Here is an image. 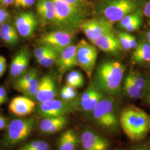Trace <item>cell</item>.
Listing matches in <instances>:
<instances>
[{"mask_svg":"<svg viewBox=\"0 0 150 150\" xmlns=\"http://www.w3.org/2000/svg\"><path fill=\"white\" fill-rule=\"evenodd\" d=\"M119 121L124 134L132 142L145 139L150 132V115L139 107L130 105L124 108Z\"/></svg>","mask_w":150,"mask_h":150,"instance_id":"1","label":"cell"},{"mask_svg":"<svg viewBox=\"0 0 150 150\" xmlns=\"http://www.w3.org/2000/svg\"><path fill=\"white\" fill-rule=\"evenodd\" d=\"M125 69L123 64L118 61L103 62L97 68L93 82L107 96H118Z\"/></svg>","mask_w":150,"mask_h":150,"instance_id":"2","label":"cell"},{"mask_svg":"<svg viewBox=\"0 0 150 150\" xmlns=\"http://www.w3.org/2000/svg\"><path fill=\"white\" fill-rule=\"evenodd\" d=\"M92 115L93 122L102 129L108 132L118 130L120 121L112 97H104L97 103L92 112Z\"/></svg>","mask_w":150,"mask_h":150,"instance_id":"3","label":"cell"},{"mask_svg":"<svg viewBox=\"0 0 150 150\" xmlns=\"http://www.w3.org/2000/svg\"><path fill=\"white\" fill-rule=\"evenodd\" d=\"M55 6L58 27L75 31L85 20L87 13L63 0H52Z\"/></svg>","mask_w":150,"mask_h":150,"instance_id":"4","label":"cell"},{"mask_svg":"<svg viewBox=\"0 0 150 150\" xmlns=\"http://www.w3.org/2000/svg\"><path fill=\"white\" fill-rule=\"evenodd\" d=\"M136 8L137 5L134 0H103L99 11L101 17L114 23L134 12Z\"/></svg>","mask_w":150,"mask_h":150,"instance_id":"5","label":"cell"},{"mask_svg":"<svg viewBox=\"0 0 150 150\" xmlns=\"http://www.w3.org/2000/svg\"><path fill=\"white\" fill-rule=\"evenodd\" d=\"M32 118H16L9 123L2 139L3 146L11 147L26 139L33 129Z\"/></svg>","mask_w":150,"mask_h":150,"instance_id":"6","label":"cell"},{"mask_svg":"<svg viewBox=\"0 0 150 150\" xmlns=\"http://www.w3.org/2000/svg\"><path fill=\"white\" fill-rule=\"evenodd\" d=\"M75 33V31L59 28L44 33L39 38L38 42L40 45L48 46L59 54L72 44Z\"/></svg>","mask_w":150,"mask_h":150,"instance_id":"7","label":"cell"},{"mask_svg":"<svg viewBox=\"0 0 150 150\" xmlns=\"http://www.w3.org/2000/svg\"><path fill=\"white\" fill-rule=\"evenodd\" d=\"M74 110H78L77 99L67 101L54 98L40 103L38 108L39 115L43 117L64 116Z\"/></svg>","mask_w":150,"mask_h":150,"instance_id":"8","label":"cell"},{"mask_svg":"<svg viewBox=\"0 0 150 150\" xmlns=\"http://www.w3.org/2000/svg\"><path fill=\"white\" fill-rule=\"evenodd\" d=\"M98 52L96 48L86 40H82L77 45L76 56L78 66L91 78L96 62Z\"/></svg>","mask_w":150,"mask_h":150,"instance_id":"9","label":"cell"},{"mask_svg":"<svg viewBox=\"0 0 150 150\" xmlns=\"http://www.w3.org/2000/svg\"><path fill=\"white\" fill-rule=\"evenodd\" d=\"M113 23L102 17L85 20L80 28L86 37L93 42L105 33L112 32Z\"/></svg>","mask_w":150,"mask_h":150,"instance_id":"10","label":"cell"},{"mask_svg":"<svg viewBox=\"0 0 150 150\" xmlns=\"http://www.w3.org/2000/svg\"><path fill=\"white\" fill-rule=\"evenodd\" d=\"M106 96L107 95L103 93L94 82H91L80 98L77 99V110L92 112L97 103Z\"/></svg>","mask_w":150,"mask_h":150,"instance_id":"11","label":"cell"},{"mask_svg":"<svg viewBox=\"0 0 150 150\" xmlns=\"http://www.w3.org/2000/svg\"><path fill=\"white\" fill-rule=\"evenodd\" d=\"M80 140L82 150H108L110 147L106 137L90 129L82 131Z\"/></svg>","mask_w":150,"mask_h":150,"instance_id":"12","label":"cell"},{"mask_svg":"<svg viewBox=\"0 0 150 150\" xmlns=\"http://www.w3.org/2000/svg\"><path fill=\"white\" fill-rule=\"evenodd\" d=\"M38 25V20L32 12L20 13L16 16L14 23V26L19 35L25 38L32 36Z\"/></svg>","mask_w":150,"mask_h":150,"instance_id":"13","label":"cell"},{"mask_svg":"<svg viewBox=\"0 0 150 150\" xmlns=\"http://www.w3.org/2000/svg\"><path fill=\"white\" fill-rule=\"evenodd\" d=\"M56 95V85L54 78L50 75L43 76L40 80L36 100L40 104L54 99Z\"/></svg>","mask_w":150,"mask_h":150,"instance_id":"14","label":"cell"},{"mask_svg":"<svg viewBox=\"0 0 150 150\" xmlns=\"http://www.w3.org/2000/svg\"><path fill=\"white\" fill-rule=\"evenodd\" d=\"M36 10L38 17L43 24L58 27L56 8L52 0H38Z\"/></svg>","mask_w":150,"mask_h":150,"instance_id":"15","label":"cell"},{"mask_svg":"<svg viewBox=\"0 0 150 150\" xmlns=\"http://www.w3.org/2000/svg\"><path fill=\"white\" fill-rule=\"evenodd\" d=\"M30 63V53L27 48H21L13 57L10 67L13 78H18L27 71Z\"/></svg>","mask_w":150,"mask_h":150,"instance_id":"16","label":"cell"},{"mask_svg":"<svg viewBox=\"0 0 150 150\" xmlns=\"http://www.w3.org/2000/svg\"><path fill=\"white\" fill-rule=\"evenodd\" d=\"M36 103L27 96H17L13 98L9 104L8 108L11 113L18 117H24L34 111Z\"/></svg>","mask_w":150,"mask_h":150,"instance_id":"17","label":"cell"},{"mask_svg":"<svg viewBox=\"0 0 150 150\" xmlns=\"http://www.w3.org/2000/svg\"><path fill=\"white\" fill-rule=\"evenodd\" d=\"M76 51L77 45L71 44L59 54L56 64L60 74H64L68 70L78 66Z\"/></svg>","mask_w":150,"mask_h":150,"instance_id":"18","label":"cell"},{"mask_svg":"<svg viewBox=\"0 0 150 150\" xmlns=\"http://www.w3.org/2000/svg\"><path fill=\"white\" fill-rule=\"evenodd\" d=\"M92 42L99 49L108 54H117L122 48L118 38L113 32L105 33Z\"/></svg>","mask_w":150,"mask_h":150,"instance_id":"19","label":"cell"},{"mask_svg":"<svg viewBox=\"0 0 150 150\" xmlns=\"http://www.w3.org/2000/svg\"><path fill=\"white\" fill-rule=\"evenodd\" d=\"M79 142L80 140L75 131L68 129L59 136L57 150H77Z\"/></svg>","mask_w":150,"mask_h":150,"instance_id":"20","label":"cell"},{"mask_svg":"<svg viewBox=\"0 0 150 150\" xmlns=\"http://www.w3.org/2000/svg\"><path fill=\"white\" fill-rule=\"evenodd\" d=\"M0 38L8 45H15L19 41V34L15 26L6 22L0 26Z\"/></svg>","mask_w":150,"mask_h":150,"instance_id":"21","label":"cell"},{"mask_svg":"<svg viewBox=\"0 0 150 150\" xmlns=\"http://www.w3.org/2000/svg\"><path fill=\"white\" fill-rule=\"evenodd\" d=\"M132 60L136 63H145L150 61V43L142 42L134 48Z\"/></svg>","mask_w":150,"mask_h":150,"instance_id":"22","label":"cell"},{"mask_svg":"<svg viewBox=\"0 0 150 150\" xmlns=\"http://www.w3.org/2000/svg\"><path fill=\"white\" fill-rule=\"evenodd\" d=\"M123 91L127 96L132 99H141L145 96L144 93L137 88L129 74L127 75L123 81Z\"/></svg>","mask_w":150,"mask_h":150,"instance_id":"23","label":"cell"},{"mask_svg":"<svg viewBox=\"0 0 150 150\" xmlns=\"http://www.w3.org/2000/svg\"><path fill=\"white\" fill-rule=\"evenodd\" d=\"M40 79L38 78V75L35 77L33 79L28 82L27 84L21 87L18 91L21 92L24 95L30 98H35Z\"/></svg>","mask_w":150,"mask_h":150,"instance_id":"24","label":"cell"},{"mask_svg":"<svg viewBox=\"0 0 150 150\" xmlns=\"http://www.w3.org/2000/svg\"><path fill=\"white\" fill-rule=\"evenodd\" d=\"M66 85L72 86L75 88L82 87L84 85L83 75L79 71H71L67 76Z\"/></svg>","mask_w":150,"mask_h":150,"instance_id":"25","label":"cell"},{"mask_svg":"<svg viewBox=\"0 0 150 150\" xmlns=\"http://www.w3.org/2000/svg\"><path fill=\"white\" fill-rule=\"evenodd\" d=\"M38 75V72L36 69H32L31 70H28L19 77L17 78L14 82L15 88L17 90H18L21 87L27 84L28 82H29Z\"/></svg>","mask_w":150,"mask_h":150,"instance_id":"26","label":"cell"},{"mask_svg":"<svg viewBox=\"0 0 150 150\" xmlns=\"http://www.w3.org/2000/svg\"><path fill=\"white\" fill-rule=\"evenodd\" d=\"M64 116L51 117H43L40 122V129L42 132L46 134L48 130L64 118Z\"/></svg>","mask_w":150,"mask_h":150,"instance_id":"27","label":"cell"},{"mask_svg":"<svg viewBox=\"0 0 150 150\" xmlns=\"http://www.w3.org/2000/svg\"><path fill=\"white\" fill-rule=\"evenodd\" d=\"M59 55V54L57 51L52 50L48 54H46L43 58L38 61V62L45 67H51L57 63Z\"/></svg>","mask_w":150,"mask_h":150,"instance_id":"28","label":"cell"},{"mask_svg":"<svg viewBox=\"0 0 150 150\" xmlns=\"http://www.w3.org/2000/svg\"><path fill=\"white\" fill-rule=\"evenodd\" d=\"M132 80L133 81L135 86L138 89L142 91L144 94L146 93L147 89L148 88V84L145 78L140 75L139 73L136 72H131L129 74Z\"/></svg>","mask_w":150,"mask_h":150,"instance_id":"29","label":"cell"},{"mask_svg":"<svg viewBox=\"0 0 150 150\" xmlns=\"http://www.w3.org/2000/svg\"><path fill=\"white\" fill-rule=\"evenodd\" d=\"M60 96L62 100L64 101H73L77 96V92L76 91V88L66 85L62 88L60 91Z\"/></svg>","mask_w":150,"mask_h":150,"instance_id":"30","label":"cell"},{"mask_svg":"<svg viewBox=\"0 0 150 150\" xmlns=\"http://www.w3.org/2000/svg\"><path fill=\"white\" fill-rule=\"evenodd\" d=\"M67 4L87 13L91 7V4L88 0H63Z\"/></svg>","mask_w":150,"mask_h":150,"instance_id":"31","label":"cell"},{"mask_svg":"<svg viewBox=\"0 0 150 150\" xmlns=\"http://www.w3.org/2000/svg\"><path fill=\"white\" fill-rule=\"evenodd\" d=\"M139 18H142V13L140 11H137L131 13L127 15L126 16L123 17V18L118 22L119 26L123 29L130 23L134 21Z\"/></svg>","mask_w":150,"mask_h":150,"instance_id":"32","label":"cell"},{"mask_svg":"<svg viewBox=\"0 0 150 150\" xmlns=\"http://www.w3.org/2000/svg\"><path fill=\"white\" fill-rule=\"evenodd\" d=\"M52 50L54 49L51 48L47 45H40V46L38 48H36L34 51V56L35 59L37 61H39Z\"/></svg>","mask_w":150,"mask_h":150,"instance_id":"33","label":"cell"},{"mask_svg":"<svg viewBox=\"0 0 150 150\" xmlns=\"http://www.w3.org/2000/svg\"><path fill=\"white\" fill-rule=\"evenodd\" d=\"M142 18H139L134 21L130 23L123 29L129 32H134L135 31H137L141 27L142 25Z\"/></svg>","mask_w":150,"mask_h":150,"instance_id":"34","label":"cell"},{"mask_svg":"<svg viewBox=\"0 0 150 150\" xmlns=\"http://www.w3.org/2000/svg\"><path fill=\"white\" fill-rule=\"evenodd\" d=\"M35 2L36 0H16L13 5L17 8H26L33 5Z\"/></svg>","mask_w":150,"mask_h":150,"instance_id":"35","label":"cell"},{"mask_svg":"<svg viewBox=\"0 0 150 150\" xmlns=\"http://www.w3.org/2000/svg\"><path fill=\"white\" fill-rule=\"evenodd\" d=\"M117 38L120 43L122 47V48L126 50H131L130 46L129 45V41L127 40V38H126V32H118L117 35Z\"/></svg>","mask_w":150,"mask_h":150,"instance_id":"36","label":"cell"},{"mask_svg":"<svg viewBox=\"0 0 150 150\" xmlns=\"http://www.w3.org/2000/svg\"><path fill=\"white\" fill-rule=\"evenodd\" d=\"M10 17V14L8 11L5 8L0 7V26L2 23L7 21Z\"/></svg>","mask_w":150,"mask_h":150,"instance_id":"37","label":"cell"},{"mask_svg":"<svg viewBox=\"0 0 150 150\" xmlns=\"http://www.w3.org/2000/svg\"><path fill=\"white\" fill-rule=\"evenodd\" d=\"M126 38H127V40L129 41L130 48L131 49H134V48H136L138 44H137L135 37H134L133 35H131L130 33H127V32H126Z\"/></svg>","mask_w":150,"mask_h":150,"instance_id":"38","label":"cell"},{"mask_svg":"<svg viewBox=\"0 0 150 150\" xmlns=\"http://www.w3.org/2000/svg\"><path fill=\"white\" fill-rule=\"evenodd\" d=\"M7 99V93L5 88L0 86V106L5 103Z\"/></svg>","mask_w":150,"mask_h":150,"instance_id":"39","label":"cell"},{"mask_svg":"<svg viewBox=\"0 0 150 150\" xmlns=\"http://www.w3.org/2000/svg\"><path fill=\"white\" fill-rule=\"evenodd\" d=\"M7 68V62L5 58L0 55V77L4 74Z\"/></svg>","mask_w":150,"mask_h":150,"instance_id":"40","label":"cell"},{"mask_svg":"<svg viewBox=\"0 0 150 150\" xmlns=\"http://www.w3.org/2000/svg\"><path fill=\"white\" fill-rule=\"evenodd\" d=\"M33 150H50V146L46 141L41 140L40 144Z\"/></svg>","mask_w":150,"mask_h":150,"instance_id":"41","label":"cell"},{"mask_svg":"<svg viewBox=\"0 0 150 150\" xmlns=\"http://www.w3.org/2000/svg\"><path fill=\"white\" fill-rule=\"evenodd\" d=\"M130 150H150V144H145L132 147Z\"/></svg>","mask_w":150,"mask_h":150,"instance_id":"42","label":"cell"},{"mask_svg":"<svg viewBox=\"0 0 150 150\" xmlns=\"http://www.w3.org/2000/svg\"><path fill=\"white\" fill-rule=\"evenodd\" d=\"M144 13L146 17L150 18V1L145 4L144 8Z\"/></svg>","mask_w":150,"mask_h":150,"instance_id":"43","label":"cell"},{"mask_svg":"<svg viewBox=\"0 0 150 150\" xmlns=\"http://www.w3.org/2000/svg\"><path fill=\"white\" fill-rule=\"evenodd\" d=\"M16 0H0V4L4 6H8L15 3Z\"/></svg>","mask_w":150,"mask_h":150,"instance_id":"44","label":"cell"},{"mask_svg":"<svg viewBox=\"0 0 150 150\" xmlns=\"http://www.w3.org/2000/svg\"><path fill=\"white\" fill-rule=\"evenodd\" d=\"M7 123L5 118L0 114V130L5 129L6 127Z\"/></svg>","mask_w":150,"mask_h":150,"instance_id":"45","label":"cell"},{"mask_svg":"<svg viewBox=\"0 0 150 150\" xmlns=\"http://www.w3.org/2000/svg\"><path fill=\"white\" fill-rule=\"evenodd\" d=\"M144 98H145L146 102H147L149 105H150V84L148 86V88H147L146 92L145 93Z\"/></svg>","mask_w":150,"mask_h":150,"instance_id":"46","label":"cell"},{"mask_svg":"<svg viewBox=\"0 0 150 150\" xmlns=\"http://www.w3.org/2000/svg\"><path fill=\"white\" fill-rule=\"evenodd\" d=\"M147 39L148 42L150 43V30L147 33Z\"/></svg>","mask_w":150,"mask_h":150,"instance_id":"47","label":"cell"},{"mask_svg":"<svg viewBox=\"0 0 150 150\" xmlns=\"http://www.w3.org/2000/svg\"></svg>","mask_w":150,"mask_h":150,"instance_id":"48","label":"cell"}]
</instances>
